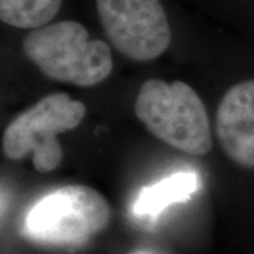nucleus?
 <instances>
[{"label":"nucleus","instance_id":"obj_1","mask_svg":"<svg viewBox=\"0 0 254 254\" xmlns=\"http://www.w3.org/2000/svg\"><path fill=\"white\" fill-rule=\"evenodd\" d=\"M23 51L47 78L76 86L98 85L113 69L110 47L91 40L88 30L72 20L31 30L23 40Z\"/></svg>","mask_w":254,"mask_h":254},{"label":"nucleus","instance_id":"obj_2","mask_svg":"<svg viewBox=\"0 0 254 254\" xmlns=\"http://www.w3.org/2000/svg\"><path fill=\"white\" fill-rule=\"evenodd\" d=\"M134 110L145 128L165 144L196 157L210 151L212 133L205 105L185 82L145 81Z\"/></svg>","mask_w":254,"mask_h":254},{"label":"nucleus","instance_id":"obj_3","mask_svg":"<svg viewBox=\"0 0 254 254\" xmlns=\"http://www.w3.org/2000/svg\"><path fill=\"white\" fill-rule=\"evenodd\" d=\"M109 202L96 190L66 185L43 196L28 210L24 233L47 245H82L110 222Z\"/></svg>","mask_w":254,"mask_h":254},{"label":"nucleus","instance_id":"obj_4","mask_svg":"<svg viewBox=\"0 0 254 254\" xmlns=\"http://www.w3.org/2000/svg\"><path fill=\"white\" fill-rule=\"evenodd\" d=\"M86 108L68 93H53L20 113L6 127L3 153L10 160H23L33 154L38 173H51L63 161L58 134L82 123Z\"/></svg>","mask_w":254,"mask_h":254},{"label":"nucleus","instance_id":"obj_5","mask_svg":"<svg viewBox=\"0 0 254 254\" xmlns=\"http://www.w3.org/2000/svg\"><path fill=\"white\" fill-rule=\"evenodd\" d=\"M96 10L110 43L133 61H153L171 44V27L160 0H96Z\"/></svg>","mask_w":254,"mask_h":254},{"label":"nucleus","instance_id":"obj_6","mask_svg":"<svg viewBox=\"0 0 254 254\" xmlns=\"http://www.w3.org/2000/svg\"><path fill=\"white\" fill-rule=\"evenodd\" d=\"M216 136L233 163L254 168V79L223 95L216 112Z\"/></svg>","mask_w":254,"mask_h":254},{"label":"nucleus","instance_id":"obj_7","mask_svg":"<svg viewBox=\"0 0 254 254\" xmlns=\"http://www.w3.org/2000/svg\"><path fill=\"white\" fill-rule=\"evenodd\" d=\"M199 185L198 175L190 171L175 173L163 181L140 190L134 200L133 212L138 218L155 219L174 203L190 200Z\"/></svg>","mask_w":254,"mask_h":254},{"label":"nucleus","instance_id":"obj_8","mask_svg":"<svg viewBox=\"0 0 254 254\" xmlns=\"http://www.w3.org/2000/svg\"><path fill=\"white\" fill-rule=\"evenodd\" d=\"M63 0H0V21L16 28L36 30L50 24Z\"/></svg>","mask_w":254,"mask_h":254}]
</instances>
